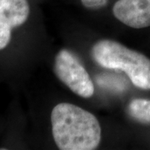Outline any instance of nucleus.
<instances>
[{
  "label": "nucleus",
  "instance_id": "6",
  "mask_svg": "<svg viewBox=\"0 0 150 150\" xmlns=\"http://www.w3.org/2000/svg\"><path fill=\"white\" fill-rule=\"evenodd\" d=\"M129 115L140 123L150 124V100L135 98L129 103Z\"/></svg>",
  "mask_w": 150,
  "mask_h": 150
},
{
  "label": "nucleus",
  "instance_id": "8",
  "mask_svg": "<svg viewBox=\"0 0 150 150\" xmlns=\"http://www.w3.org/2000/svg\"><path fill=\"white\" fill-rule=\"evenodd\" d=\"M83 5L88 8H100L107 4L108 0H81Z\"/></svg>",
  "mask_w": 150,
  "mask_h": 150
},
{
  "label": "nucleus",
  "instance_id": "2",
  "mask_svg": "<svg viewBox=\"0 0 150 150\" xmlns=\"http://www.w3.org/2000/svg\"><path fill=\"white\" fill-rule=\"evenodd\" d=\"M92 57L106 69L123 71L134 86L150 89V59L111 39L98 41L92 48Z\"/></svg>",
  "mask_w": 150,
  "mask_h": 150
},
{
  "label": "nucleus",
  "instance_id": "3",
  "mask_svg": "<svg viewBox=\"0 0 150 150\" xmlns=\"http://www.w3.org/2000/svg\"><path fill=\"white\" fill-rule=\"evenodd\" d=\"M54 70L56 76L75 94L84 98L93 96L94 86L91 78L80 61L70 51H59L55 57Z\"/></svg>",
  "mask_w": 150,
  "mask_h": 150
},
{
  "label": "nucleus",
  "instance_id": "7",
  "mask_svg": "<svg viewBox=\"0 0 150 150\" xmlns=\"http://www.w3.org/2000/svg\"><path fill=\"white\" fill-rule=\"evenodd\" d=\"M12 28L8 21L0 15V50L6 48L10 42Z\"/></svg>",
  "mask_w": 150,
  "mask_h": 150
},
{
  "label": "nucleus",
  "instance_id": "5",
  "mask_svg": "<svg viewBox=\"0 0 150 150\" xmlns=\"http://www.w3.org/2000/svg\"><path fill=\"white\" fill-rule=\"evenodd\" d=\"M0 15L8 21L12 28L18 27L28 18V3L27 0H0Z\"/></svg>",
  "mask_w": 150,
  "mask_h": 150
},
{
  "label": "nucleus",
  "instance_id": "1",
  "mask_svg": "<svg viewBox=\"0 0 150 150\" xmlns=\"http://www.w3.org/2000/svg\"><path fill=\"white\" fill-rule=\"evenodd\" d=\"M54 142L61 150H93L101 141V127L90 112L77 105L61 103L51 113Z\"/></svg>",
  "mask_w": 150,
  "mask_h": 150
},
{
  "label": "nucleus",
  "instance_id": "4",
  "mask_svg": "<svg viewBox=\"0 0 150 150\" xmlns=\"http://www.w3.org/2000/svg\"><path fill=\"white\" fill-rule=\"evenodd\" d=\"M112 13L128 27H150V0H118L112 7Z\"/></svg>",
  "mask_w": 150,
  "mask_h": 150
}]
</instances>
